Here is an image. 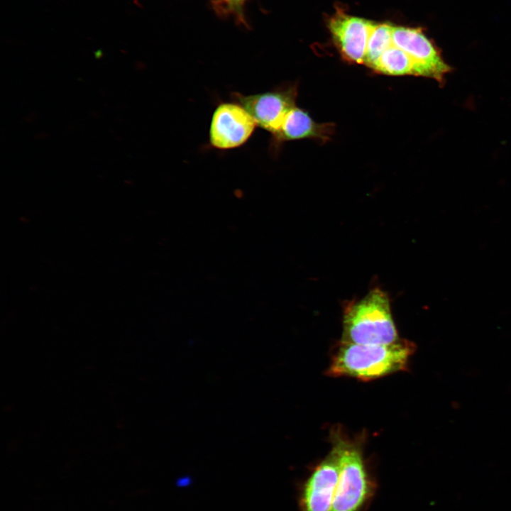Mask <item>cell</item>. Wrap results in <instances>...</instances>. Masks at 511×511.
I'll use <instances>...</instances> for the list:
<instances>
[{"label": "cell", "instance_id": "6da1fadb", "mask_svg": "<svg viewBox=\"0 0 511 511\" xmlns=\"http://www.w3.org/2000/svg\"><path fill=\"white\" fill-rule=\"evenodd\" d=\"M416 345L407 340L390 344L366 345L341 341L328 373L370 380L407 368Z\"/></svg>", "mask_w": 511, "mask_h": 511}, {"label": "cell", "instance_id": "7a4b0ae2", "mask_svg": "<svg viewBox=\"0 0 511 511\" xmlns=\"http://www.w3.org/2000/svg\"><path fill=\"white\" fill-rule=\"evenodd\" d=\"M398 340L390 300L383 290L375 287L345 307L341 341L383 345Z\"/></svg>", "mask_w": 511, "mask_h": 511}, {"label": "cell", "instance_id": "3957f363", "mask_svg": "<svg viewBox=\"0 0 511 511\" xmlns=\"http://www.w3.org/2000/svg\"><path fill=\"white\" fill-rule=\"evenodd\" d=\"M333 449L339 461V475L331 511H361L373 492L360 447L338 440Z\"/></svg>", "mask_w": 511, "mask_h": 511}, {"label": "cell", "instance_id": "277c9868", "mask_svg": "<svg viewBox=\"0 0 511 511\" xmlns=\"http://www.w3.org/2000/svg\"><path fill=\"white\" fill-rule=\"evenodd\" d=\"M297 85L288 84L253 94L232 92L231 98L240 104L253 118L257 126L275 133L288 112L296 106Z\"/></svg>", "mask_w": 511, "mask_h": 511}, {"label": "cell", "instance_id": "5b68a950", "mask_svg": "<svg viewBox=\"0 0 511 511\" xmlns=\"http://www.w3.org/2000/svg\"><path fill=\"white\" fill-rule=\"evenodd\" d=\"M257 126L250 114L238 103L221 102L211 119L209 142L219 150H230L245 144Z\"/></svg>", "mask_w": 511, "mask_h": 511}, {"label": "cell", "instance_id": "8992f818", "mask_svg": "<svg viewBox=\"0 0 511 511\" xmlns=\"http://www.w3.org/2000/svg\"><path fill=\"white\" fill-rule=\"evenodd\" d=\"M392 45L411 57L416 65L417 76L442 82L450 71L435 45L419 28L393 26Z\"/></svg>", "mask_w": 511, "mask_h": 511}, {"label": "cell", "instance_id": "52a82bcc", "mask_svg": "<svg viewBox=\"0 0 511 511\" xmlns=\"http://www.w3.org/2000/svg\"><path fill=\"white\" fill-rule=\"evenodd\" d=\"M339 475V456L332 448L302 487L300 498L301 511H331Z\"/></svg>", "mask_w": 511, "mask_h": 511}, {"label": "cell", "instance_id": "ba28073f", "mask_svg": "<svg viewBox=\"0 0 511 511\" xmlns=\"http://www.w3.org/2000/svg\"><path fill=\"white\" fill-rule=\"evenodd\" d=\"M375 23L342 12L329 21V31L341 55L348 62L364 64L368 40Z\"/></svg>", "mask_w": 511, "mask_h": 511}, {"label": "cell", "instance_id": "9c48e42d", "mask_svg": "<svg viewBox=\"0 0 511 511\" xmlns=\"http://www.w3.org/2000/svg\"><path fill=\"white\" fill-rule=\"evenodd\" d=\"M334 131V123H318L308 112L295 106L286 115L279 129L271 135L269 148L273 154H276L287 141L313 138L326 142Z\"/></svg>", "mask_w": 511, "mask_h": 511}, {"label": "cell", "instance_id": "30bf717a", "mask_svg": "<svg viewBox=\"0 0 511 511\" xmlns=\"http://www.w3.org/2000/svg\"><path fill=\"white\" fill-rule=\"evenodd\" d=\"M372 70L387 75L417 76L416 65L411 57L393 45L382 54Z\"/></svg>", "mask_w": 511, "mask_h": 511}, {"label": "cell", "instance_id": "8fae6325", "mask_svg": "<svg viewBox=\"0 0 511 511\" xmlns=\"http://www.w3.org/2000/svg\"><path fill=\"white\" fill-rule=\"evenodd\" d=\"M393 26L375 23L367 44L364 64L373 69L382 54L392 45Z\"/></svg>", "mask_w": 511, "mask_h": 511}, {"label": "cell", "instance_id": "7c38bea8", "mask_svg": "<svg viewBox=\"0 0 511 511\" xmlns=\"http://www.w3.org/2000/svg\"><path fill=\"white\" fill-rule=\"evenodd\" d=\"M228 1H231V2H238L241 0H228Z\"/></svg>", "mask_w": 511, "mask_h": 511}]
</instances>
